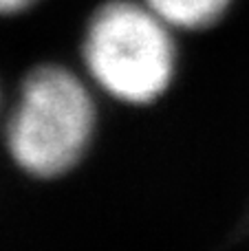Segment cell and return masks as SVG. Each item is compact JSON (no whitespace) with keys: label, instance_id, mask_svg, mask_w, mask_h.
I'll return each instance as SVG.
<instances>
[{"label":"cell","instance_id":"cell-3","mask_svg":"<svg viewBox=\"0 0 249 251\" xmlns=\"http://www.w3.org/2000/svg\"><path fill=\"white\" fill-rule=\"evenodd\" d=\"M166 25L183 31H205L219 25L234 0H144Z\"/></svg>","mask_w":249,"mask_h":251},{"label":"cell","instance_id":"cell-2","mask_svg":"<svg viewBox=\"0 0 249 251\" xmlns=\"http://www.w3.org/2000/svg\"><path fill=\"white\" fill-rule=\"evenodd\" d=\"M170 29L144 0H106L86 22L82 60L97 86L117 101L152 104L176 73Z\"/></svg>","mask_w":249,"mask_h":251},{"label":"cell","instance_id":"cell-1","mask_svg":"<svg viewBox=\"0 0 249 251\" xmlns=\"http://www.w3.org/2000/svg\"><path fill=\"white\" fill-rule=\"evenodd\" d=\"M95 132V104L82 79L57 64L25 75L4 126L13 163L35 178H57L86 154Z\"/></svg>","mask_w":249,"mask_h":251},{"label":"cell","instance_id":"cell-4","mask_svg":"<svg viewBox=\"0 0 249 251\" xmlns=\"http://www.w3.org/2000/svg\"><path fill=\"white\" fill-rule=\"evenodd\" d=\"M35 0H0V16H13L29 9Z\"/></svg>","mask_w":249,"mask_h":251}]
</instances>
